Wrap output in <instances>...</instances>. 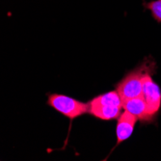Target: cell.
Masks as SVG:
<instances>
[{
	"mask_svg": "<svg viewBox=\"0 0 161 161\" xmlns=\"http://www.w3.org/2000/svg\"><path fill=\"white\" fill-rule=\"evenodd\" d=\"M47 104L56 111L72 120L89 112V105L68 96L52 94L49 95Z\"/></svg>",
	"mask_w": 161,
	"mask_h": 161,
	"instance_id": "6da1fadb",
	"label": "cell"
},
{
	"mask_svg": "<svg viewBox=\"0 0 161 161\" xmlns=\"http://www.w3.org/2000/svg\"><path fill=\"white\" fill-rule=\"evenodd\" d=\"M145 72L142 69H135L123 78L117 85V92L119 93L122 101L125 99L142 97L143 82L142 78Z\"/></svg>",
	"mask_w": 161,
	"mask_h": 161,
	"instance_id": "7a4b0ae2",
	"label": "cell"
},
{
	"mask_svg": "<svg viewBox=\"0 0 161 161\" xmlns=\"http://www.w3.org/2000/svg\"><path fill=\"white\" fill-rule=\"evenodd\" d=\"M142 82V97L147 103L150 115L153 118V116L158 113L161 107V92L158 85L147 72H145V75H143Z\"/></svg>",
	"mask_w": 161,
	"mask_h": 161,
	"instance_id": "3957f363",
	"label": "cell"
},
{
	"mask_svg": "<svg viewBox=\"0 0 161 161\" xmlns=\"http://www.w3.org/2000/svg\"><path fill=\"white\" fill-rule=\"evenodd\" d=\"M138 119L134 115L125 110L122 112L118 118L117 124V144H120L129 138L133 132V129Z\"/></svg>",
	"mask_w": 161,
	"mask_h": 161,
	"instance_id": "277c9868",
	"label": "cell"
},
{
	"mask_svg": "<svg viewBox=\"0 0 161 161\" xmlns=\"http://www.w3.org/2000/svg\"><path fill=\"white\" fill-rule=\"evenodd\" d=\"M89 113L98 119L110 121L119 118L120 114L122 113V106H116L111 104L100 103V102L95 101L92 99L89 103Z\"/></svg>",
	"mask_w": 161,
	"mask_h": 161,
	"instance_id": "5b68a950",
	"label": "cell"
},
{
	"mask_svg": "<svg viewBox=\"0 0 161 161\" xmlns=\"http://www.w3.org/2000/svg\"><path fill=\"white\" fill-rule=\"evenodd\" d=\"M123 102V108L132 115H134L138 121H151L153 117L150 115L148 106L143 97H136L132 98L125 99Z\"/></svg>",
	"mask_w": 161,
	"mask_h": 161,
	"instance_id": "8992f818",
	"label": "cell"
},
{
	"mask_svg": "<svg viewBox=\"0 0 161 161\" xmlns=\"http://www.w3.org/2000/svg\"><path fill=\"white\" fill-rule=\"evenodd\" d=\"M147 8L152 12L153 17L158 22H161V0H154L147 4Z\"/></svg>",
	"mask_w": 161,
	"mask_h": 161,
	"instance_id": "52a82bcc",
	"label": "cell"
}]
</instances>
